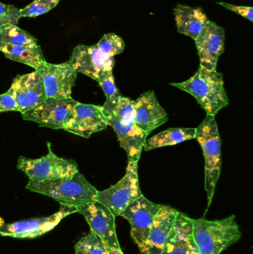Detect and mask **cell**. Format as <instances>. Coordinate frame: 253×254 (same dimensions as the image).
<instances>
[{"mask_svg":"<svg viewBox=\"0 0 253 254\" xmlns=\"http://www.w3.org/2000/svg\"><path fill=\"white\" fill-rule=\"evenodd\" d=\"M196 98L208 116H215L230 104L224 88V76L216 71L199 66L197 72L181 83H171Z\"/></svg>","mask_w":253,"mask_h":254,"instance_id":"cell-1","label":"cell"},{"mask_svg":"<svg viewBox=\"0 0 253 254\" xmlns=\"http://www.w3.org/2000/svg\"><path fill=\"white\" fill-rule=\"evenodd\" d=\"M26 189L53 198L59 204L77 207L96 201L98 192L80 172L71 179L29 182Z\"/></svg>","mask_w":253,"mask_h":254,"instance_id":"cell-2","label":"cell"},{"mask_svg":"<svg viewBox=\"0 0 253 254\" xmlns=\"http://www.w3.org/2000/svg\"><path fill=\"white\" fill-rule=\"evenodd\" d=\"M193 234L200 254H221L242 239L236 216L220 220L193 219Z\"/></svg>","mask_w":253,"mask_h":254,"instance_id":"cell-3","label":"cell"},{"mask_svg":"<svg viewBox=\"0 0 253 254\" xmlns=\"http://www.w3.org/2000/svg\"><path fill=\"white\" fill-rule=\"evenodd\" d=\"M195 139L202 146L204 156L207 211L212 204L221 171V140L215 116L208 115L206 116L204 120L196 128Z\"/></svg>","mask_w":253,"mask_h":254,"instance_id":"cell-4","label":"cell"},{"mask_svg":"<svg viewBox=\"0 0 253 254\" xmlns=\"http://www.w3.org/2000/svg\"><path fill=\"white\" fill-rule=\"evenodd\" d=\"M48 148L47 155L41 158L31 159L20 156L18 159L17 169L26 174L29 182L71 179L78 173V165L74 160L65 159L55 155L50 143H48Z\"/></svg>","mask_w":253,"mask_h":254,"instance_id":"cell-5","label":"cell"},{"mask_svg":"<svg viewBox=\"0 0 253 254\" xmlns=\"http://www.w3.org/2000/svg\"><path fill=\"white\" fill-rule=\"evenodd\" d=\"M138 163L128 161L123 179L108 189L98 192L96 201L108 207L115 217L143 195L138 180Z\"/></svg>","mask_w":253,"mask_h":254,"instance_id":"cell-6","label":"cell"},{"mask_svg":"<svg viewBox=\"0 0 253 254\" xmlns=\"http://www.w3.org/2000/svg\"><path fill=\"white\" fill-rule=\"evenodd\" d=\"M74 213H77L75 206L60 204V208L57 212L46 217L10 224L4 223L0 218V236L14 239L37 238L56 228L64 218Z\"/></svg>","mask_w":253,"mask_h":254,"instance_id":"cell-7","label":"cell"},{"mask_svg":"<svg viewBox=\"0 0 253 254\" xmlns=\"http://www.w3.org/2000/svg\"><path fill=\"white\" fill-rule=\"evenodd\" d=\"M161 204H155L141 195L131 203L120 216L131 225V236L142 253L156 215Z\"/></svg>","mask_w":253,"mask_h":254,"instance_id":"cell-8","label":"cell"},{"mask_svg":"<svg viewBox=\"0 0 253 254\" xmlns=\"http://www.w3.org/2000/svg\"><path fill=\"white\" fill-rule=\"evenodd\" d=\"M93 231L111 251L121 250L115 230V216L109 209L95 201L77 207Z\"/></svg>","mask_w":253,"mask_h":254,"instance_id":"cell-9","label":"cell"},{"mask_svg":"<svg viewBox=\"0 0 253 254\" xmlns=\"http://www.w3.org/2000/svg\"><path fill=\"white\" fill-rule=\"evenodd\" d=\"M101 106L79 103L69 112L62 128L68 132L89 138L94 133L108 127Z\"/></svg>","mask_w":253,"mask_h":254,"instance_id":"cell-10","label":"cell"},{"mask_svg":"<svg viewBox=\"0 0 253 254\" xmlns=\"http://www.w3.org/2000/svg\"><path fill=\"white\" fill-rule=\"evenodd\" d=\"M7 92L14 98L22 114L40 105L47 98L43 78L36 70L16 76Z\"/></svg>","mask_w":253,"mask_h":254,"instance_id":"cell-11","label":"cell"},{"mask_svg":"<svg viewBox=\"0 0 253 254\" xmlns=\"http://www.w3.org/2000/svg\"><path fill=\"white\" fill-rule=\"evenodd\" d=\"M36 71L40 73L43 78L47 98L54 99L71 98L77 73L68 61L60 64L46 63Z\"/></svg>","mask_w":253,"mask_h":254,"instance_id":"cell-12","label":"cell"},{"mask_svg":"<svg viewBox=\"0 0 253 254\" xmlns=\"http://www.w3.org/2000/svg\"><path fill=\"white\" fill-rule=\"evenodd\" d=\"M78 104L72 98L54 99L47 98L42 104L22 114L25 121L36 122L40 127L59 129L62 128L69 112Z\"/></svg>","mask_w":253,"mask_h":254,"instance_id":"cell-13","label":"cell"},{"mask_svg":"<svg viewBox=\"0 0 253 254\" xmlns=\"http://www.w3.org/2000/svg\"><path fill=\"white\" fill-rule=\"evenodd\" d=\"M195 41L200 58V66L211 71H216L219 57L224 52V28L209 20Z\"/></svg>","mask_w":253,"mask_h":254,"instance_id":"cell-14","label":"cell"},{"mask_svg":"<svg viewBox=\"0 0 253 254\" xmlns=\"http://www.w3.org/2000/svg\"><path fill=\"white\" fill-rule=\"evenodd\" d=\"M68 62L76 72L89 76L96 81L104 70L113 68L114 65V58L102 53L97 44L76 46Z\"/></svg>","mask_w":253,"mask_h":254,"instance_id":"cell-15","label":"cell"},{"mask_svg":"<svg viewBox=\"0 0 253 254\" xmlns=\"http://www.w3.org/2000/svg\"><path fill=\"white\" fill-rule=\"evenodd\" d=\"M135 124L150 134L168 121V115L156 98L154 91L144 92L133 101Z\"/></svg>","mask_w":253,"mask_h":254,"instance_id":"cell-16","label":"cell"},{"mask_svg":"<svg viewBox=\"0 0 253 254\" xmlns=\"http://www.w3.org/2000/svg\"><path fill=\"white\" fill-rule=\"evenodd\" d=\"M161 254H200L193 234V219L178 212Z\"/></svg>","mask_w":253,"mask_h":254,"instance_id":"cell-17","label":"cell"},{"mask_svg":"<svg viewBox=\"0 0 253 254\" xmlns=\"http://www.w3.org/2000/svg\"><path fill=\"white\" fill-rule=\"evenodd\" d=\"M102 110L106 117L108 126L112 127L117 134L120 146L127 153L128 161L138 162L148 134L135 124L125 125L103 109Z\"/></svg>","mask_w":253,"mask_h":254,"instance_id":"cell-18","label":"cell"},{"mask_svg":"<svg viewBox=\"0 0 253 254\" xmlns=\"http://www.w3.org/2000/svg\"><path fill=\"white\" fill-rule=\"evenodd\" d=\"M178 212L170 206L161 204L154 218L142 254H161L165 242L173 227Z\"/></svg>","mask_w":253,"mask_h":254,"instance_id":"cell-19","label":"cell"},{"mask_svg":"<svg viewBox=\"0 0 253 254\" xmlns=\"http://www.w3.org/2000/svg\"><path fill=\"white\" fill-rule=\"evenodd\" d=\"M174 13L178 32L194 40L209 21L201 7H193L178 4L174 9Z\"/></svg>","mask_w":253,"mask_h":254,"instance_id":"cell-20","label":"cell"},{"mask_svg":"<svg viewBox=\"0 0 253 254\" xmlns=\"http://www.w3.org/2000/svg\"><path fill=\"white\" fill-rule=\"evenodd\" d=\"M0 51L8 59L29 65L35 70L47 63L40 46H15L0 42Z\"/></svg>","mask_w":253,"mask_h":254,"instance_id":"cell-21","label":"cell"},{"mask_svg":"<svg viewBox=\"0 0 253 254\" xmlns=\"http://www.w3.org/2000/svg\"><path fill=\"white\" fill-rule=\"evenodd\" d=\"M196 133V128H169L147 139L144 149L145 151H150L156 148L178 144L186 140L195 139Z\"/></svg>","mask_w":253,"mask_h":254,"instance_id":"cell-22","label":"cell"},{"mask_svg":"<svg viewBox=\"0 0 253 254\" xmlns=\"http://www.w3.org/2000/svg\"><path fill=\"white\" fill-rule=\"evenodd\" d=\"M102 108L125 125L135 124L133 101L121 94L106 99Z\"/></svg>","mask_w":253,"mask_h":254,"instance_id":"cell-23","label":"cell"},{"mask_svg":"<svg viewBox=\"0 0 253 254\" xmlns=\"http://www.w3.org/2000/svg\"><path fill=\"white\" fill-rule=\"evenodd\" d=\"M0 42L15 46H38L35 37L25 30L11 24L0 26Z\"/></svg>","mask_w":253,"mask_h":254,"instance_id":"cell-24","label":"cell"},{"mask_svg":"<svg viewBox=\"0 0 253 254\" xmlns=\"http://www.w3.org/2000/svg\"><path fill=\"white\" fill-rule=\"evenodd\" d=\"M74 249L75 254H112L109 248L92 231L76 243Z\"/></svg>","mask_w":253,"mask_h":254,"instance_id":"cell-25","label":"cell"},{"mask_svg":"<svg viewBox=\"0 0 253 254\" xmlns=\"http://www.w3.org/2000/svg\"><path fill=\"white\" fill-rule=\"evenodd\" d=\"M97 46L102 53L111 58L123 53L125 49V43L123 39L114 33L104 34Z\"/></svg>","mask_w":253,"mask_h":254,"instance_id":"cell-26","label":"cell"},{"mask_svg":"<svg viewBox=\"0 0 253 254\" xmlns=\"http://www.w3.org/2000/svg\"><path fill=\"white\" fill-rule=\"evenodd\" d=\"M60 0H35L21 9L22 17H36L54 8Z\"/></svg>","mask_w":253,"mask_h":254,"instance_id":"cell-27","label":"cell"},{"mask_svg":"<svg viewBox=\"0 0 253 254\" xmlns=\"http://www.w3.org/2000/svg\"><path fill=\"white\" fill-rule=\"evenodd\" d=\"M98 82L103 90L106 99L120 95V92L114 83L113 68H110L104 70L98 77Z\"/></svg>","mask_w":253,"mask_h":254,"instance_id":"cell-28","label":"cell"},{"mask_svg":"<svg viewBox=\"0 0 253 254\" xmlns=\"http://www.w3.org/2000/svg\"><path fill=\"white\" fill-rule=\"evenodd\" d=\"M21 17L20 10L11 4L0 2V26L7 24L16 25Z\"/></svg>","mask_w":253,"mask_h":254,"instance_id":"cell-29","label":"cell"},{"mask_svg":"<svg viewBox=\"0 0 253 254\" xmlns=\"http://www.w3.org/2000/svg\"><path fill=\"white\" fill-rule=\"evenodd\" d=\"M218 4L224 6L226 8L231 11L235 12L238 14L241 15L243 17L249 19L251 22H253V7L248 6H238L234 4H229L226 2H218Z\"/></svg>","mask_w":253,"mask_h":254,"instance_id":"cell-30","label":"cell"},{"mask_svg":"<svg viewBox=\"0 0 253 254\" xmlns=\"http://www.w3.org/2000/svg\"><path fill=\"white\" fill-rule=\"evenodd\" d=\"M18 111L19 107L14 98L7 92L0 95V112Z\"/></svg>","mask_w":253,"mask_h":254,"instance_id":"cell-31","label":"cell"},{"mask_svg":"<svg viewBox=\"0 0 253 254\" xmlns=\"http://www.w3.org/2000/svg\"><path fill=\"white\" fill-rule=\"evenodd\" d=\"M111 252L112 254H124L122 251H120V252H118V251H111Z\"/></svg>","mask_w":253,"mask_h":254,"instance_id":"cell-32","label":"cell"}]
</instances>
